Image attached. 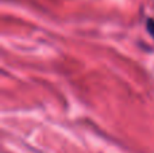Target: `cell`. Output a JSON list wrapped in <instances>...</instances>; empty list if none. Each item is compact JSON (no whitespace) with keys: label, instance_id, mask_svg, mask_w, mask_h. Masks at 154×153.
I'll return each instance as SVG.
<instances>
[{"label":"cell","instance_id":"cell-1","mask_svg":"<svg viewBox=\"0 0 154 153\" xmlns=\"http://www.w3.org/2000/svg\"><path fill=\"white\" fill-rule=\"evenodd\" d=\"M147 30H149V33L154 38V20L153 19H149V20H147Z\"/></svg>","mask_w":154,"mask_h":153}]
</instances>
